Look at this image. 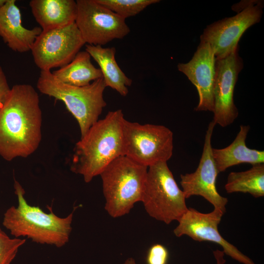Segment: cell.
<instances>
[{
    "label": "cell",
    "mask_w": 264,
    "mask_h": 264,
    "mask_svg": "<svg viewBox=\"0 0 264 264\" xmlns=\"http://www.w3.org/2000/svg\"><path fill=\"white\" fill-rule=\"evenodd\" d=\"M42 124L36 89L27 84L13 86L0 110V156L10 161L34 153L42 140Z\"/></svg>",
    "instance_id": "cell-1"
},
{
    "label": "cell",
    "mask_w": 264,
    "mask_h": 264,
    "mask_svg": "<svg viewBox=\"0 0 264 264\" xmlns=\"http://www.w3.org/2000/svg\"><path fill=\"white\" fill-rule=\"evenodd\" d=\"M121 110L109 111L98 120L75 144L70 161L71 171L83 176L86 183L116 158L124 155Z\"/></svg>",
    "instance_id": "cell-2"
},
{
    "label": "cell",
    "mask_w": 264,
    "mask_h": 264,
    "mask_svg": "<svg viewBox=\"0 0 264 264\" xmlns=\"http://www.w3.org/2000/svg\"><path fill=\"white\" fill-rule=\"evenodd\" d=\"M14 187L18 204L6 211L2 221L10 234L15 238L26 237L37 243L59 248L66 245L69 241L75 208L65 218L56 215L51 207L46 213L39 206L28 203L24 189L16 179Z\"/></svg>",
    "instance_id": "cell-3"
},
{
    "label": "cell",
    "mask_w": 264,
    "mask_h": 264,
    "mask_svg": "<svg viewBox=\"0 0 264 264\" xmlns=\"http://www.w3.org/2000/svg\"><path fill=\"white\" fill-rule=\"evenodd\" d=\"M37 88L43 94L64 103L78 122L81 137L98 120L107 105L103 97L106 86L103 77L88 85L76 87L62 82L50 70H41Z\"/></svg>",
    "instance_id": "cell-4"
},
{
    "label": "cell",
    "mask_w": 264,
    "mask_h": 264,
    "mask_svg": "<svg viewBox=\"0 0 264 264\" xmlns=\"http://www.w3.org/2000/svg\"><path fill=\"white\" fill-rule=\"evenodd\" d=\"M148 168L120 156L103 170L101 177L105 209L112 218L128 214L134 204L141 201Z\"/></svg>",
    "instance_id": "cell-5"
},
{
    "label": "cell",
    "mask_w": 264,
    "mask_h": 264,
    "mask_svg": "<svg viewBox=\"0 0 264 264\" xmlns=\"http://www.w3.org/2000/svg\"><path fill=\"white\" fill-rule=\"evenodd\" d=\"M167 162L148 167L141 202L150 216L168 224L178 221L188 208Z\"/></svg>",
    "instance_id": "cell-6"
},
{
    "label": "cell",
    "mask_w": 264,
    "mask_h": 264,
    "mask_svg": "<svg viewBox=\"0 0 264 264\" xmlns=\"http://www.w3.org/2000/svg\"><path fill=\"white\" fill-rule=\"evenodd\" d=\"M124 155L147 167L167 162L173 155V133L160 125L140 124L124 120Z\"/></svg>",
    "instance_id": "cell-7"
},
{
    "label": "cell",
    "mask_w": 264,
    "mask_h": 264,
    "mask_svg": "<svg viewBox=\"0 0 264 264\" xmlns=\"http://www.w3.org/2000/svg\"><path fill=\"white\" fill-rule=\"evenodd\" d=\"M75 23L86 44L105 45L126 36L130 29L125 19L96 0H77Z\"/></svg>",
    "instance_id": "cell-8"
},
{
    "label": "cell",
    "mask_w": 264,
    "mask_h": 264,
    "mask_svg": "<svg viewBox=\"0 0 264 264\" xmlns=\"http://www.w3.org/2000/svg\"><path fill=\"white\" fill-rule=\"evenodd\" d=\"M86 44L75 22L42 30L31 48L35 64L41 70H50L70 63Z\"/></svg>",
    "instance_id": "cell-9"
},
{
    "label": "cell",
    "mask_w": 264,
    "mask_h": 264,
    "mask_svg": "<svg viewBox=\"0 0 264 264\" xmlns=\"http://www.w3.org/2000/svg\"><path fill=\"white\" fill-rule=\"evenodd\" d=\"M215 125L213 121L208 125L197 169L192 173L181 174L180 183L186 199L193 196H201L212 204L214 209L224 214L228 199L217 191L216 181L219 172L212 154L211 139Z\"/></svg>",
    "instance_id": "cell-10"
},
{
    "label": "cell",
    "mask_w": 264,
    "mask_h": 264,
    "mask_svg": "<svg viewBox=\"0 0 264 264\" xmlns=\"http://www.w3.org/2000/svg\"><path fill=\"white\" fill-rule=\"evenodd\" d=\"M262 7L252 4L236 15L225 18L207 26L200 36V41L208 43L216 58H223L239 47L238 42L243 33L259 22Z\"/></svg>",
    "instance_id": "cell-11"
},
{
    "label": "cell",
    "mask_w": 264,
    "mask_h": 264,
    "mask_svg": "<svg viewBox=\"0 0 264 264\" xmlns=\"http://www.w3.org/2000/svg\"><path fill=\"white\" fill-rule=\"evenodd\" d=\"M238 51L239 47L227 56L216 60L213 121L222 127L232 124L239 114L233 99L238 75L243 67Z\"/></svg>",
    "instance_id": "cell-12"
},
{
    "label": "cell",
    "mask_w": 264,
    "mask_h": 264,
    "mask_svg": "<svg viewBox=\"0 0 264 264\" xmlns=\"http://www.w3.org/2000/svg\"><path fill=\"white\" fill-rule=\"evenodd\" d=\"M223 214L218 210L203 213L189 208L177 221L173 232L177 237L187 236L198 241H207L220 245L224 254L243 264H256L249 257L229 242L220 233L218 226Z\"/></svg>",
    "instance_id": "cell-13"
},
{
    "label": "cell",
    "mask_w": 264,
    "mask_h": 264,
    "mask_svg": "<svg viewBox=\"0 0 264 264\" xmlns=\"http://www.w3.org/2000/svg\"><path fill=\"white\" fill-rule=\"evenodd\" d=\"M216 60L210 45L200 41L192 59L187 63L177 65L178 70L187 77L197 89L199 102L195 109L197 111H214Z\"/></svg>",
    "instance_id": "cell-14"
},
{
    "label": "cell",
    "mask_w": 264,
    "mask_h": 264,
    "mask_svg": "<svg viewBox=\"0 0 264 264\" xmlns=\"http://www.w3.org/2000/svg\"><path fill=\"white\" fill-rule=\"evenodd\" d=\"M42 31L40 27L28 29L23 26L15 0H7L0 8V36L12 50L19 53L31 51Z\"/></svg>",
    "instance_id": "cell-15"
},
{
    "label": "cell",
    "mask_w": 264,
    "mask_h": 264,
    "mask_svg": "<svg viewBox=\"0 0 264 264\" xmlns=\"http://www.w3.org/2000/svg\"><path fill=\"white\" fill-rule=\"evenodd\" d=\"M29 6L42 30L64 27L76 20L77 7L74 0H31Z\"/></svg>",
    "instance_id": "cell-16"
},
{
    "label": "cell",
    "mask_w": 264,
    "mask_h": 264,
    "mask_svg": "<svg viewBox=\"0 0 264 264\" xmlns=\"http://www.w3.org/2000/svg\"><path fill=\"white\" fill-rule=\"evenodd\" d=\"M250 130L248 125H241L234 141L227 147L212 149L213 157L219 173L234 165L248 163L252 165L264 163V151L249 148L246 139Z\"/></svg>",
    "instance_id": "cell-17"
},
{
    "label": "cell",
    "mask_w": 264,
    "mask_h": 264,
    "mask_svg": "<svg viewBox=\"0 0 264 264\" xmlns=\"http://www.w3.org/2000/svg\"><path fill=\"white\" fill-rule=\"evenodd\" d=\"M85 50L98 64L106 87L115 90L122 96H127L128 87L132 85V81L118 65L115 58V48L87 44Z\"/></svg>",
    "instance_id": "cell-18"
},
{
    "label": "cell",
    "mask_w": 264,
    "mask_h": 264,
    "mask_svg": "<svg viewBox=\"0 0 264 264\" xmlns=\"http://www.w3.org/2000/svg\"><path fill=\"white\" fill-rule=\"evenodd\" d=\"M91 58L87 51H80L70 63L51 71L52 73L57 79L69 85H88L91 82L103 77L100 69L92 64Z\"/></svg>",
    "instance_id": "cell-19"
},
{
    "label": "cell",
    "mask_w": 264,
    "mask_h": 264,
    "mask_svg": "<svg viewBox=\"0 0 264 264\" xmlns=\"http://www.w3.org/2000/svg\"><path fill=\"white\" fill-rule=\"evenodd\" d=\"M227 193H248L258 198L264 196V164L252 165L248 170L229 174L224 186Z\"/></svg>",
    "instance_id": "cell-20"
},
{
    "label": "cell",
    "mask_w": 264,
    "mask_h": 264,
    "mask_svg": "<svg viewBox=\"0 0 264 264\" xmlns=\"http://www.w3.org/2000/svg\"><path fill=\"white\" fill-rule=\"evenodd\" d=\"M97 2L126 19L135 16L159 0H96Z\"/></svg>",
    "instance_id": "cell-21"
},
{
    "label": "cell",
    "mask_w": 264,
    "mask_h": 264,
    "mask_svg": "<svg viewBox=\"0 0 264 264\" xmlns=\"http://www.w3.org/2000/svg\"><path fill=\"white\" fill-rule=\"evenodd\" d=\"M25 242V239L9 238L0 227V264H10Z\"/></svg>",
    "instance_id": "cell-22"
},
{
    "label": "cell",
    "mask_w": 264,
    "mask_h": 264,
    "mask_svg": "<svg viewBox=\"0 0 264 264\" xmlns=\"http://www.w3.org/2000/svg\"><path fill=\"white\" fill-rule=\"evenodd\" d=\"M169 252L164 245L156 243L152 245L147 252V264H167Z\"/></svg>",
    "instance_id": "cell-23"
},
{
    "label": "cell",
    "mask_w": 264,
    "mask_h": 264,
    "mask_svg": "<svg viewBox=\"0 0 264 264\" xmlns=\"http://www.w3.org/2000/svg\"><path fill=\"white\" fill-rule=\"evenodd\" d=\"M11 88L4 72L0 66V110L7 100Z\"/></svg>",
    "instance_id": "cell-24"
},
{
    "label": "cell",
    "mask_w": 264,
    "mask_h": 264,
    "mask_svg": "<svg viewBox=\"0 0 264 264\" xmlns=\"http://www.w3.org/2000/svg\"><path fill=\"white\" fill-rule=\"evenodd\" d=\"M224 253L223 251L217 249L213 251V255L216 261V264H224L226 260L224 258Z\"/></svg>",
    "instance_id": "cell-25"
},
{
    "label": "cell",
    "mask_w": 264,
    "mask_h": 264,
    "mask_svg": "<svg viewBox=\"0 0 264 264\" xmlns=\"http://www.w3.org/2000/svg\"><path fill=\"white\" fill-rule=\"evenodd\" d=\"M122 264H137L133 258H128Z\"/></svg>",
    "instance_id": "cell-26"
},
{
    "label": "cell",
    "mask_w": 264,
    "mask_h": 264,
    "mask_svg": "<svg viewBox=\"0 0 264 264\" xmlns=\"http://www.w3.org/2000/svg\"><path fill=\"white\" fill-rule=\"evenodd\" d=\"M6 0H0V8L5 3Z\"/></svg>",
    "instance_id": "cell-27"
}]
</instances>
